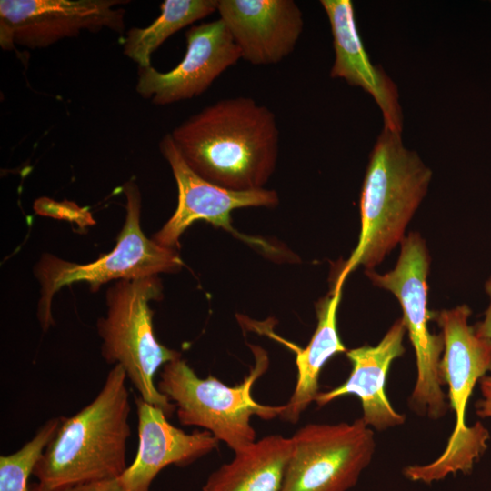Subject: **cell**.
<instances>
[{
	"label": "cell",
	"instance_id": "18",
	"mask_svg": "<svg viewBox=\"0 0 491 491\" xmlns=\"http://www.w3.org/2000/svg\"><path fill=\"white\" fill-rule=\"evenodd\" d=\"M292 453L291 437L269 435L235 452L202 491H280Z\"/></svg>",
	"mask_w": 491,
	"mask_h": 491
},
{
	"label": "cell",
	"instance_id": "9",
	"mask_svg": "<svg viewBox=\"0 0 491 491\" xmlns=\"http://www.w3.org/2000/svg\"><path fill=\"white\" fill-rule=\"evenodd\" d=\"M291 440L280 491H348L376 449L374 430L361 417L352 423L307 424Z\"/></svg>",
	"mask_w": 491,
	"mask_h": 491
},
{
	"label": "cell",
	"instance_id": "10",
	"mask_svg": "<svg viewBox=\"0 0 491 491\" xmlns=\"http://www.w3.org/2000/svg\"><path fill=\"white\" fill-rule=\"evenodd\" d=\"M121 0H1L0 45L4 50L21 45L47 47L59 40L108 28L125 29Z\"/></svg>",
	"mask_w": 491,
	"mask_h": 491
},
{
	"label": "cell",
	"instance_id": "11",
	"mask_svg": "<svg viewBox=\"0 0 491 491\" xmlns=\"http://www.w3.org/2000/svg\"><path fill=\"white\" fill-rule=\"evenodd\" d=\"M164 158L169 164L178 190L177 206L163 227L153 235L158 245L175 248L181 235L195 221L204 220L235 236L261 247H271L256 238L239 234L231 224L232 211L243 207H273L278 204L276 191L261 188L235 191L216 185L193 171L176 149L170 134L159 144Z\"/></svg>",
	"mask_w": 491,
	"mask_h": 491
},
{
	"label": "cell",
	"instance_id": "21",
	"mask_svg": "<svg viewBox=\"0 0 491 491\" xmlns=\"http://www.w3.org/2000/svg\"><path fill=\"white\" fill-rule=\"evenodd\" d=\"M486 292L489 297V304L485 311L484 319L474 326L476 333L482 336L491 338V276L486 282ZM481 397L476 401V414L478 417L491 418V369L478 382Z\"/></svg>",
	"mask_w": 491,
	"mask_h": 491
},
{
	"label": "cell",
	"instance_id": "8",
	"mask_svg": "<svg viewBox=\"0 0 491 491\" xmlns=\"http://www.w3.org/2000/svg\"><path fill=\"white\" fill-rule=\"evenodd\" d=\"M429 266L430 256L424 239L418 233H410L401 243L394 269L382 275L373 270L366 274L376 286L394 294L401 305L417 372L409 397L410 406L418 415L437 420L446 414L449 404L440 375L444 339L441 334H432L428 327L432 320L427 307Z\"/></svg>",
	"mask_w": 491,
	"mask_h": 491
},
{
	"label": "cell",
	"instance_id": "5",
	"mask_svg": "<svg viewBox=\"0 0 491 491\" xmlns=\"http://www.w3.org/2000/svg\"><path fill=\"white\" fill-rule=\"evenodd\" d=\"M158 276L115 281L106 291L107 311L97 319L101 355L107 364L120 365L140 397L162 409L167 417L175 405L159 392L154 378L165 364L181 353L162 345L153 328L149 303L163 297Z\"/></svg>",
	"mask_w": 491,
	"mask_h": 491
},
{
	"label": "cell",
	"instance_id": "12",
	"mask_svg": "<svg viewBox=\"0 0 491 491\" xmlns=\"http://www.w3.org/2000/svg\"><path fill=\"white\" fill-rule=\"evenodd\" d=\"M186 52L168 72L152 65L139 68L136 92L157 105L188 100L205 92L241 53L224 22L217 20L191 26L185 33Z\"/></svg>",
	"mask_w": 491,
	"mask_h": 491
},
{
	"label": "cell",
	"instance_id": "22",
	"mask_svg": "<svg viewBox=\"0 0 491 491\" xmlns=\"http://www.w3.org/2000/svg\"><path fill=\"white\" fill-rule=\"evenodd\" d=\"M31 491H125L119 479L67 486L54 489L40 486L37 483L30 485Z\"/></svg>",
	"mask_w": 491,
	"mask_h": 491
},
{
	"label": "cell",
	"instance_id": "1",
	"mask_svg": "<svg viewBox=\"0 0 491 491\" xmlns=\"http://www.w3.org/2000/svg\"><path fill=\"white\" fill-rule=\"evenodd\" d=\"M171 138L188 166L225 188H265L279 152L276 115L251 97L218 100L176 126Z\"/></svg>",
	"mask_w": 491,
	"mask_h": 491
},
{
	"label": "cell",
	"instance_id": "16",
	"mask_svg": "<svg viewBox=\"0 0 491 491\" xmlns=\"http://www.w3.org/2000/svg\"><path fill=\"white\" fill-rule=\"evenodd\" d=\"M320 4L333 35L335 61L330 76L368 93L382 112L384 127L401 134L403 114L397 87L379 65L372 64L359 35L352 1L321 0Z\"/></svg>",
	"mask_w": 491,
	"mask_h": 491
},
{
	"label": "cell",
	"instance_id": "15",
	"mask_svg": "<svg viewBox=\"0 0 491 491\" xmlns=\"http://www.w3.org/2000/svg\"><path fill=\"white\" fill-rule=\"evenodd\" d=\"M406 332L401 317L394 322L376 346L347 350L346 355L352 365L348 378L329 391L319 392L315 400L316 405L322 407L340 396L354 395L360 400L361 418L368 426L382 431L404 424L406 417L391 405L386 384L392 362L405 352Z\"/></svg>",
	"mask_w": 491,
	"mask_h": 491
},
{
	"label": "cell",
	"instance_id": "13",
	"mask_svg": "<svg viewBox=\"0 0 491 491\" xmlns=\"http://www.w3.org/2000/svg\"><path fill=\"white\" fill-rule=\"evenodd\" d=\"M217 12L241 58L255 65L288 56L304 28L302 11L293 0H218Z\"/></svg>",
	"mask_w": 491,
	"mask_h": 491
},
{
	"label": "cell",
	"instance_id": "7",
	"mask_svg": "<svg viewBox=\"0 0 491 491\" xmlns=\"http://www.w3.org/2000/svg\"><path fill=\"white\" fill-rule=\"evenodd\" d=\"M126 197V215L115 248L98 259L78 264L44 254L34 267L40 284L37 317L46 332L55 325L52 301L55 293L65 286L87 283L91 291L110 281L137 279L175 273L183 261L175 248L162 246L144 234L140 225L141 193L133 180L124 185Z\"/></svg>",
	"mask_w": 491,
	"mask_h": 491
},
{
	"label": "cell",
	"instance_id": "19",
	"mask_svg": "<svg viewBox=\"0 0 491 491\" xmlns=\"http://www.w3.org/2000/svg\"><path fill=\"white\" fill-rule=\"evenodd\" d=\"M218 0H165L160 15L146 27H132L124 41V54L139 68L151 66L152 54L182 28L217 11Z\"/></svg>",
	"mask_w": 491,
	"mask_h": 491
},
{
	"label": "cell",
	"instance_id": "3",
	"mask_svg": "<svg viewBox=\"0 0 491 491\" xmlns=\"http://www.w3.org/2000/svg\"><path fill=\"white\" fill-rule=\"evenodd\" d=\"M432 171L401 134L383 128L370 154L360 195L358 242L338 277L362 265L372 271L405 239V231L426 195Z\"/></svg>",
	"mask_w": 491,
	"mask_h": 491
},
{
	"label": "cell",
	"instance_id": "4",
	"mask_svg": "<svg viewBox=\"0 0 491 491\" xmlns=\"http://www.w3.org/2000/svg\"><path fill=\"white\" fill-rule=\"evenodd\" d=\"M471 313L466 304L432 312V320L438 324L444 339L440 375L448 386L449 406L456 420L446 446L437 458L404 468L405 476L411 481L431 484L449 475L467 474L488 447V429L481 422L468 426L466 420L473 389L491 369V338L478 335L469 325Z\"/></svg>",
	"mask_w": 491,
	"mask_h": 491
},
{
	"label": "cell",
	"instance_id": "2",
	"mask_svg": "<svg viewBox=\"0 0 491 491\" xmlns=\"http://www.w3.org/2000/svg\"><path fill=\"white\" fill-rule=\"evenodd\" d=\"M127 376L113 366L91 403L62 417L33 476L47 489L119 479L127 468L131 405Z\"/></svg>",
	"mask_w": 491,
	"mask_h": 491
},
{
	"label": "cell",
	"instance_id": "6",
	"mask_svg": "<svg viewBox=\"0 0 491 491\" xmlns=\"http://www.w3.org/2000/svg\"><path fill=\"white\" fill-rule=\"evenodd\" d=\"M256 362L243 382L227 386L216 377L200 378L185 360L165 364L160 372L157 389L176 406L181 425L209 431L234 452L256 441L251 417L271 420L279 416L282 406H266L252 396L256 380L266 371L268 360L261 348L254 347Z\"/></svg>",
	"mask_w": 491,
	"mask_h": 491
},
{
	"label": "cell",
	"instance_id": "14",
	"mask_svg": "<svg viewBox=\"0 0 491 491\" xmlns=\"http://www.w3.org/2000/svg\"><path fill=\"white\" fill-rule=\"evenodd\" d=\"M135 406L138 448L134 461L119 477L125 491H150L165 467L188 466L218 448L220 441L209 431L185 433L169 423L162 409L140 396Z\"/></svg>",
	"mask_w": 491,
	"mask_h": 491
},
{
	"label": "cell",
	"instance_id": "17",
	"mask_svg": "<svg viewBox=\"0 0 491 491\" xmlns=\"http://www.w3.org/2000/svg\"><path fill=\"white\" fill-rule=\"evenodd\" d=\"M344 283L337 277L330 294L316 305L317 325L307 346L300 348L286 343L296 352L297 375L293 394L279 416L283 421L294 424L299 420L319 393L324 366L334 356L347 351L338 334L336 317Z\"/></svg>",
	"mask_w": 491,
	"mask_h": 491
},
{
	"label": "cell",
	"instance_id": "20",
	"mask_svg": "<svg viewBox=\"0 0 491 491\" xmlns=\"http://www.w3.org/2000/svg\"><path fill=\"white\" fill-rule=\"evenodd\" d=\"M60 423L61 417L45 421L20 449L0 456V491H31L28 480Z\"/></svg>",
	"mask_w": 491,
	"mask_h": 491
}]
</instances>
